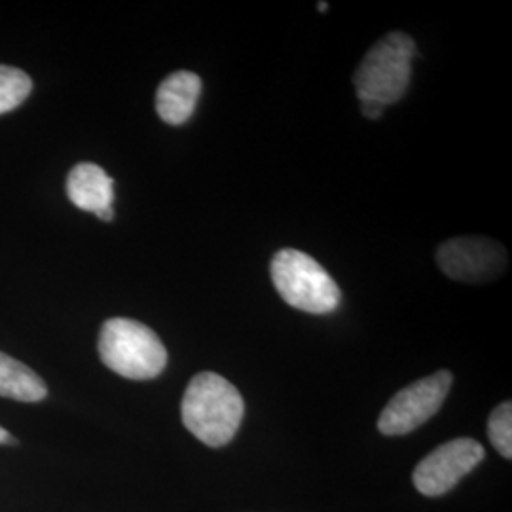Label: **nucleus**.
Instances as JSON below:
<instances>
[{
  "label": "nucleus",
  "instance_id": "obj_3",
  "mask_svg": "<svg viewBox=\"0 0 512 512\" xmlns=\"http://www.w3.org/2000/svg\"><path fill=\"white\" fill-rule=\"evenodd\" d=\"M97 348L105 366L128 380H152L167 365V349L160 336L126 317L105 321Z\"/></svg>",
  "mask_w": 512,
  "mask_h": 512
},
{
  "label": "nucleus",
  "instance_id": "obj_9",
  "mask_svg": "<svg viewBox=\"0 0 512 512\" xmlns=\"http://www.w3.org/2000/svg\"><path fill=\"white\" fill-rule=\"evenodd\" d=\"M202 88V78L192 71L169 74L156 92L158 116L169 126H183L194 114Z\"/></svg>",
  "mask_w": 512,
  "mask_h": 512
},
{
  "label": "nucleus",
  "instance_id": "obj_4",
  "mask_svg": "<svg viewBox=\"0 0 512 512\" xmlns=\"http://www.w3.org/2000/svg\"><path fill=\"white\" fill-rule=\"evenodd\" d=\"M275 291L296 310L325 315L342 302V291L329 272L298 249H281L270 266Z\"/></svg>",
  "mask_w": 512,
  "mask_h": 512
},
{
  "label": "nucleus",
  "instance_id": "obj_11",
  "mask_svg": "<svg viewBox=\"0 0 512 512\" xmlns=\"http://www.w3.org/2000/svg\"><path fill=\"white\" fill-rule=\"evenodd\" d=\"M33 92V80L29 74L16 67L0 65V114L18 109Z\"/></svg>",
  "mask_w": 512,
  "mask_h": 512
},
{
  "label": "nucleus",
  "instance_id": "obj_8",
  "mask_svg": "<svg viewBox=\"0 0 512 512\" xmlns=\"http://www.w3.org/2000/svg\"><path fill=\"white\" fill-rule=\"evenodd\" d=\"M67 196L82 211L109 222L114 217V181L99 165L84 162L74 165L67 177Z\"/></svg>",
  "mask_w": 512,
  "mask_h": 512
},
{
  "label": "nucleus",
  "instance_id": "obj_6",
  "mask_svg": "<svg viewBox=\"0 0 512 512\" xmlns=\"http://www.w3.org/2000/svg\"><path fill=\"white\" fill-rule=\"evenodd\" d=\"M507 249L484 236H458L437 251L440 272L461 283H492L507 270Z\"/></svg>",
  "mask_w": 512,
  "mask_h": 512
},
{
  "label": "nucleus",
  "instance_id": "obj_14",
  "mask_svg": "<svg viewBox=\"0 0 512 512\" xmlns=\"http://www.w3.org/2000/svg\"><path fill=\"white\" fill-rule=\"evenodd\" d=\"M327 8H329L327 2H319V4H317V10H319V12H327Z\"/></svg>",
  "mask_w": 512,
  "mask_h": 512
},
{
  "label": "nucleus",
  "instance_id": "obj_12",
  "mask_svg": "<svg viewBox=\"0 0 512 512\" xmlns=\"http://www.w3.org/2000/svg\"><path fill=\"white\" fill-rule=\"evenodd\" d=\"M488 435L495 450L505 459L512 458V404H499L488 420Z\"/></svg>",
  "mask_w": 512,
  "mask_h": 512
},
{
  "label": "nucleus",
  "instance_id": "obj_1",
  "mask_svg": "<svg viewBox=\"0 0 512 512\" xmlns=\"http://www.w3.org/2000/svg\"><path fill=\"white\" fill-rule=\"evenodd\" d=\"M416 42L406 33H389L380 38L353 74L355 92L365 118L378 120L389 105L399 103L412 80Z\"/></svg>",
  "mask_w": 512,
  "mask_h": 512
},
{
  "label": "nucleus",
  "instance_id": "obj_10",
  "mask_svg": "<svg viewBox=\"0 0 512 512\" xmlns=\"http://www.w3.org/2000/svg\"><path fill=\"white\" fill-rule=\"evenodd\" d=\"M48 395L46 384L29 366L0 353V397L21 403H38Z\"/></svg>",
  "mask_w": 512,
  "mask_h": 512
},
{
  "label": "nucleus",
  "instance_id": "obj_5",
  "mask_svg": "<svg viewBox=\"0 0 512 512\" xmlns=\"http://www.w3.org/2000/svg\"><path fill=\"white\" fill-rule=\"evenodd\" d=\"M452 382L454 376L450 370H439L401 389L380 414V433L399 437L416 431L439 412L450 393Z\"/></svg>",
  "mask_w": 512,
  "mask_h": 512
},
{
  "label": "nucleus",
  "instance_id": "obj_2",
  "mask_svg": "<svg viewBox=\"0 0 512 512\" xmlns=\"http://www.w3.org/2000/svg\"><path fill=\"white\" fill-rule=\"evenodd\" d=\"M243 414L245 403L236 385L215 372L196 374L184 391V427L211 448L226 446L236 437Z\"/></svg>",
  "mask_w": 512,
  "mask_h": 512
},
{
  "label": "nucleus",
  "instance_id": "obj_7",
  "mask_svg": "<svg viewBox=\"0 0 512 512\" xmlns=\"http://www.w3.org/2000/svg\"><path fill=\"white\" fill-rule=\"evenodd\" d=\"M486 450L475 439H454L440 444L427 458L421 459L414 471V486L427 497L448 494L459 480L469 475L484 459Z\"/></svg>",
  "mask_w": 512,
  "mask_h": 512
},
{
  "label": "nucleus",
  "instance_id": "obj_13",
  "mask_svg": "<svg viewBox=\"0 0 512 512\" xmlns=\"http://www.w3.org/2000/svg\"><path fill=\"white\" fill-rule=\"evenodd\" d=\"M0 444H16L14 437L6 429H2V427H0Z\"/></svg>",
  "mask_w": 512,
  "mask_h": 512
}]
</instances>
